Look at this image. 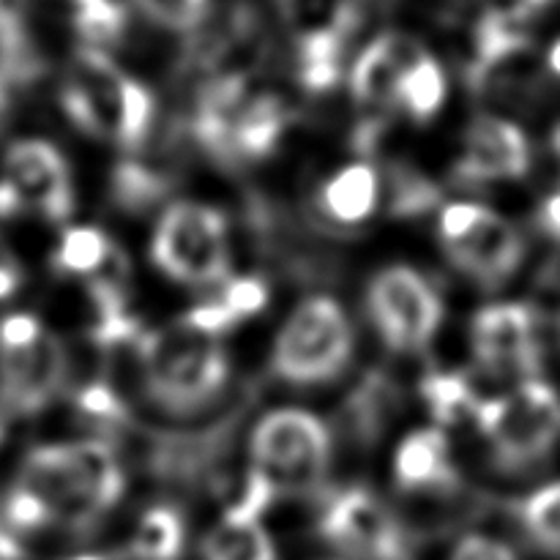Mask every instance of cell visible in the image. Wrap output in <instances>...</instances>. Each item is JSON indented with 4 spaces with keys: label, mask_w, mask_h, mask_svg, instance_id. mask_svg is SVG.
Masks as SVG:
<instances>
[{
    "label": "cell",
    "mask_w": 560,
    "mask_h": 560,
    "mask_svg": "<svg viewBox=\"0 0 560 560\" xmlns=\"http://www.w3.org/2000/svg\"><path fill=\"white\" fill-rule=\"evenodd\" d=\"M16 490L36 498L52 523L85 528L124 495V470L104 443H58L27 454Z\"/></svg>",
    "instance_id": "6da1fadb"
},
{
    "label": "cell",
    "mask_w": 560,
    "mask_h": 560,
    "mask_svg": "<svg viewBox=\"0 0 560 560\" xmlns=\"http://www.w3.org/2000/svg\"><path fill=\"white\" fill-rule=\"evenodd\" d=\"M148 394L173 413L206 408L228 383V355L217 334L178 317L137 339Z\"/></svg>",
    "instance_id": "7a4b0ae2"
},
{
    "label": "cell",
    "mask_w": 560,
    "mask_h": 560,
    "mask_svg": "<svg viewBox=\"0 0 560 560\" xmlns=\"http://www.w3.org/2000/svg\"><path fill=\"white\" fill-rule=\"evenodd\" d=\"M63 107L82 131L124 148L140 145L153 120L151 93L93 47H80L71 58Z\"/></svg>",
    "instance_id": "3957f363"
},
{
    "label": "cell",
    "mask_w": 560,
    "mask_h": 560,
    "mask_svg": "<svg viewBox=\"0 0 560 560\" xmlns=\"http://www.w3.org/2000/svg\"><path fill=\"white\" fill-rule=\"evenodd\" d=\"M69 361L58 337L44 331L33 315L0 323V408L33 416L47 408L66 383Z\"/></svg>",
    "instance_id": "277c9868"
},
{
    "label": "cell",
    "mask_w": 560,
    "mask_h": 560,
    "mask_svg": "<svg viewBox=\"0 0 560 560\" xmlns=\"http://www.w3.org/2000/svg\"><path fill=\"white\" fill-rule=\"evenodd\" d=\"M479 430L495 448L498 465L523 470L550 454L560 435V399L547 383L525 381L506 397L481 402Z\"/></svg>",
    "instance_id": "5b68a950"
},
{
    "label": "cell",
    "mask_w": 560,
    "mask_h": 560,
    "mask_svg": "<svg viewBox=\"0 0 560 560\" xmlns=\"http://www.w3.org/2000/svg\"><path fill=\"white\" fill-rule=\"evenodd\" d=\"M353 353V328L331 299H310L290 315L273 348V372L282 381L312 386L337 377Z\"/></svg>",
    "instance_id": "8992f818"
},
{
    "label": "cell",
    "mask_w": 560,
    "mask_h": 560,
    "mask_svg": "<svg viewBox=\"0 0 560 560\" xmlns=\"http://www.w3.org/2000/svg\"><path fill=\"white\" fill-rule=\"evenodd\" d=\"M151 252L156 266L175 282H222L230 271L228 222L211 206L175 202L159 222Z\"/></svg>",
    "instance_id": "52a82bcc"
},
{
    "label": "cell",
    "mask_w": 560,
    "mask_h": 560,
    "mask_svg": "<svg viewBox=\"0 0 560 560\" xmlns=\"http://www.w3.org/2000/svg\"><path fill=\"white\" fill-rule=\"evenodd\" d=\"M255 470L279 490L304 492L323 481L331 459V435L306 410H277L257 424L252 438Z\"/></svg>",
    "instance_id": "ba28073f"
},
{
    "label": "cell",
    "mask_w": 560,
    "mask_h": 560,
    "mask_svg": "<svg viewBox=\"0 0 560 560\" xmlns=\"http://www.w3.org/2000/svg\"><path fill=\"white\" fill-rule=\"evenodd\" d=\"M441 241L446 255L468 277L498 288L517 271L523 241L495 211L476 202H454L441 213Z\"/></svg>",
    "instance_id": "9c48e42d"
},
{
    "label": "cell",
    "mask_w": 560,
    "mask_h": 560,
    "mask_svg": "<svg viewBox=\"0 0 560 560\" xmlns=\"http://www.w3.org/2000/svg\"><path fill=\"white\" fill-rule=\"evenodd\" d=\"M370 317L388 348L419 350L443 323V304L435 290L413 268L394 266L377 273L366 295Z\"/></svg>",
    "instance_id": "30bf717a"
},
{
    "label": "cell",
    "mask_w": 560,
    "mask_h": 560,
    "mask_svg": "<svg viewBox=\"0 0 560 560\" xmlns=\"http://www.w3.org/2000/svg\"><path fill=\"white\" fill-rule=\"evenodd\" d=\"M74 206L71 175L58 148L44 140H20L9 148L0 178V217L36 211L63 222Z\"/></svg>",
    "instance_id": "8fae6325"
},
{
    "label": "cell",
    "mask_w": 560,
    "mask_h": 560,
    "mask_svg": "<svg viewBox=\"0 0 560 560\" xmlns=\"http://www.w3.org/2000/svg\"><path fill=\"white\" fill-rule=\"evenodd\" d=\"M282 16L299 42V74L310 91L337 85L342 42L353 22L348 0H279Z\"/></svg>",
    "instance_id": "7c38bea8"
},
{
    "label": "cell",
    "mask_w": 560,
    "mask_h": 560,
    "mask_svg": "<svg viewBox=\"0 0 560 560\" xmlns=\"http://www.w3.org/2000/svg\"><path fill=\"white\" fill-rule=\"evenodd\" d=\"M320 530L345 556L359 560H399L405 550L394 514L366 490L342 492L328 506Z\"/></svg>",
    "instance_id": "4fadbf2b"
},
{
    "label": "cell",
    "mask_w": 560,
    "mask_h": 560,
    "mask_svg": "<svg viewBox=\"0 0 560 560\" xmlns=\"http://www.w3.org/2000/svg\"><path fill=\"white\" fill-rule=\"evenodd\" d=\"M474 353L481 366L530 381L541 364L536 317L523 304L487 306L474 320Z\"/></svg>",
    "instance_id": "5bb4252c"
},
{
    "label": "cell",
    "mask_w": 560,
    "mask_h": 560,
    "mask_svg": "<svg viewBox=\"0 0 560 560\" xmlns=\"http://www.w3.org/2000/svg\"><path fill=\"white\" fill-rule=\"evenodd\" d=\"M424 52L427 49L416 38L402 36V33H383L381 38H375L355 60L353 74H350L355 104L375 115L397 107L405 74Z\"/></svg>",
    "instance_id": "9a60e30c"
},
{
    "label": "cell",
    "mask_w": 560,
    "mask_h": 560,
    "mask_svg": "<svg viewBox=\"0 0 560 560\" xmlns=\"http://www.w3.org/2000/svg\"><path fill=\"white\" fill-rule=\"evenodd\" d=\"M530 167V145L523 131L503 118L481 115L465 137V151L457 162V178L465 184L520 178Z\"/></svg>",
    "instance_id": "2e32d148"
},
{
    "label": "cell",
    "mask_w": 560,
    "mask_h": 560,
    "mask_svg": "<svg viewBox=\"0 0 560 560\" xmlns=\"http://www.w3.org/2000/svg\"><path fill=\"white\" fill-rule=\"evenodd\" d=\"M394 476L397 485L408 492L452 490L457 485V470L452 465L443 432L419 430L405 438L394 459Z\"/></svg>",
    "instance_id": "e0dca14e"
},
{
    "label": "cell",
    "mask_w": 560,
    "mask_h": 560,
    "mask_svg": "<svg viewBox=\"0 0 560 560\" xmlns=\"http://www.w3.org/2000/svg\"><path fill=\"white\" fill-rule=\"evenodd\" d=\"M290 115L277 96H246L230 126L228 159H262L277 148Z\"/></svg>",
    "instance_id": "ac0fdd59"
},
{
    "label": "cell",
    "mask_w": 560,
    "mask_h": 560,
    "mask_svg": "<svg viewBox=\"0 0 560 560\" xmlns=\"http://www.w3.org/2000/svg\"><path fill=\"white\" fill-rule=\"evenodd\" d=\"M377 173L370 164H350L334 175L323 189V206L337 222L359 224L370 219L377 208Z\"/></svg>",
    "instance_id": "d6986e66"
},
{
    "label": "cell",
    "mask_w": 560,
    "mask_h": 560,
    "mask_svg": "<svg viewBox=\"0 0 560 560\" xmlns=\"http://www.w3.org/2000/svg\"><path fill=\"white\" fill-rule=\"evenodd\" d=\"M268 304V288L255 277L235 279L224 288L222 299L213 301V304H202L197 310L186 312L191 323H197L206 331L222 337L230 326H235L238 320L257 315L262 306Z\"/></svg>",
    "instance_id": "ffe728a7"
},
{
    "label": "cell",
    "mask_w": 560,
    "mask_h": 560,
    "mask_svg": "<svg viewBox=\"0 0 560 560\" xmlns=\"http://www.w3.org/2000/svg\"><path fill=\"white\" fill-rule=\"evenodd\" d=\"M206 560H277L271 539L260 523L235 520L224 514L222 523L211 530L202 545Z\"/></svg>",
    "instance_id": "44dd1931"
},
{
    "label": "cell",
    "mask_w": 560,
    "mask_h": 560,
    "mask_svg": "<svg viewBox=\"0 0 560 560\" xmlns=\"http://www.w3.org/2000/svg\"><path fill=\"white\" fill-rule=\"evenodd\" d=\"M180 550H184V520L167 506L145 512L129 541V556L135 560H178Z\"/></svg>",
    "instance_id": "7402d4cb"
},
{
    "label": "cell",
    "mask_w": 560,
    "mask_h": 560,
    "mask_svg": "<svg viewBox=\"0 0 560 560\" xmlns=\"http://www.w3.org/2000/svg\"><path fill=\"white\" fill-rule=\"evenodd\" d=\"M113 260V246L107 235L96 228H71L60 238L55 252V268L71 277H93L104 271V266Z\"/></svg>",
    "instance_id": "603a6c76"
},
{
    "label": "cell",
    "mask_w": 560,
    "mask_h": 560,
    "mask_svg": "<svg viewBox=\"0 0 560 560\" xmlns=\"http://www.w3.org/2000/svg\"><path fill=\"white\" fill-rule=\"evenodd\" d=\"M443 98H446V74L441 63L430 52H424L405 74L399 104L408 109L410 118L424 124L441 109Z\"/></svg>",
    "instance_id": "cb8c5ba5"
},
{
    "label": "cell",
    "mask_w": 560,
    "mask_h": 560,
    "mask_svg": "<svg viewBox=\"0 0 560 560\" xmlns=\"http://www.w3.org/2000/svg\"><path fill=\"white\" fill-rule=\"evenodd\" d=\"M74 25L82 47L107 49L124 33L126 11L118 0H74Z\"/></svg>",
    "instance_id": "d4e9b609"
},
{
    "label": "cell",
    "mask_w": 560,
    "mask_h": 560,
    "mask_svg": "<svg viewBox=\"0 0 560 560\" xmlns=\"http://www.w3.org/2000/svg\"><path fill=\"white\" fill-rule=\"evenodd\" d=\"M427 405H430L432 416L441 424H457L463 416H476L481 402H476L474 392L459 375H430L421 386Z\"/></svg>",
    "instance_id": "484cf974"
},
{
    "label": "cell",
    "mask_w": 560,
    "mask_h": 560,
    "mask_svg": "<svg viewBox=\"0 0 560 560\" xmlns=\"http://www.w3.org/2000/svg\"><path fill=\"white\" fill-rule=\"evenodd\" d=\"M523 523L545 550L560 552V485L545 487L525 501Z\"/></svg>",
    "instance_id": "4316f807"
},
{
    "label": "cell",
    "mask_w": 560,
    "mask_h": 560,
    "mask_svg": "<svg viewBox=\"0 0 560 560\" xmlns=\"http://www.w3.org/2000/svg\"><path fill=\"white\" fill-rule=\"evenodd\" d=\"M153 22L173 31H189L202 20L208 0H137Z\"/></svg>",
    "instance_id": "83f0119b"
},
{
    "label": "cell",
    "mask_w": 560,
    "mask_h": 560,
    "mask_svg": "<svg viewBox=\"0 0 560 560\" xmlns=\"http://www.w3.org/2000/svg\"><path fill=\"white\" fill-rule=\"evenodd\" d=\"M159 191H162V184H159L156 178H151L145 170L140 167L118 170V178H115V195H118V200L124 202V206L129 208L148 206Z\"/></svg>",
    "instance_id": "f1b7e54d"
},
{
    "label": "cell",
    "mask_w": 560,
    "mask_h": 560,
    "mask_svg": "<svg viewBox=\"0 0 560 560\" xmlns=\"http://www.w3.org/2000/svg\"><path fill=\"white\" fill-rule=\"evenodd\" d=\"M80 410L96 421H118L120 413H124L118 397L107 386H98V383L96 386H88L80 394Z\"/></svg>",
    "instance_id": "f546056e"
},
{
    "label": "cell",
    "mask_w": 560,
    "mask_h": 560,
    "mask_svg": "<svg viewBox=\"0 0 560 560\" xmlns=\"http://www.w3.org/2000/svg\"><path fill=\"white\" fill-rule=\"evenodd\" d=\"M452 560H514V552L501 541L485 539V536H468L457 545Z\"/></svg>",
    "instance_id": "4dcf8cb0"
},
{
    "label": "cell",
    "mask_w": 560,
    "mask_h": 560,
    "mask_svg": "<svg viewBox=\"0 0 560 560\" xmlns=\"http://www.w3.org/2000/svg\"><path fill=\"white\" fill-rule=\"evenodd\" d=\"M20 279H22L20 266H16V260L11 257V252L0 244V301L14 295V290L20 288Z\"/></svg>",
    "instance_id": "1f68e13d"
},
{
    "label": "cell",
    "mask_w": 560,
    "mask_h": 560,
    "mask_svg": "<svg viewBox=\"0 0 560 560\" xmlns=\"http://www.w3.org/2000/svg\"><path fill=\"white\" fill-rule=\"evenodd\" d=\"M539 224L552 235V238L560 241V191L545 200V206H541L539 211Z\"/></svg>",
    "instance_id": "d6a6232c"
},
{
    "label": "cell",
    "mask_w": 560,
    "mask_h": 560,
    "mask_svg": "<svg viewBox=\"0 0 560 560\" xmlns=\"http://www.w3.org/2000/svg\"><path fill=\"white\" fill-rule=\"evenodd\" d=\"M552 0H520V5H523V11H536V9H545V5H550Z\"/></svg>",
    "instance_id": "836d02e7"
},
{
    "label": "cell",
    "mask_w": 560,
    "mask_h": 560,
    "mask_svg": "<svg viewBox=\"0 0 560 560\" xmlns=\"http://www.w3.org/2000/svg\"><path fill=\"white\" fill-rule=\"evenodd\" d=\"M547 60H550V69L556 71V74L560 77V42L556 44V47L550 49V58H547Z\"/></svg>",
    "instance_id": "e575fe53"
},
{
    "label": "cell",
    "mask_w": 560,
    "mask_h": 560,
    "mask_svg": "<svg viewBox=\"0 0 560 560\" xmlns=\"http://www.w3.org/2000/svg\"><path fill=\"white\" fill-rule=\"evenodd\" d=\"M5 410L3 408H0V438H3V432H5Z\"/></svg>",
    "instance_id": "d590c367"
},
{
    "label": "cell",
    "mask_w": 560,
    "mask_h": 560,
    "mask_svg": "<svg viewBox=\"0 0 560 560\" xmlns=\"http://www.w3.org/2000/svg\"><path fill=\"white\" fill-rule=\"evenodd\" d=\"M77 560H98V558H77Z\"/></svg>",
    "instance_id": "8d00e7d4"
}]
</instances>
